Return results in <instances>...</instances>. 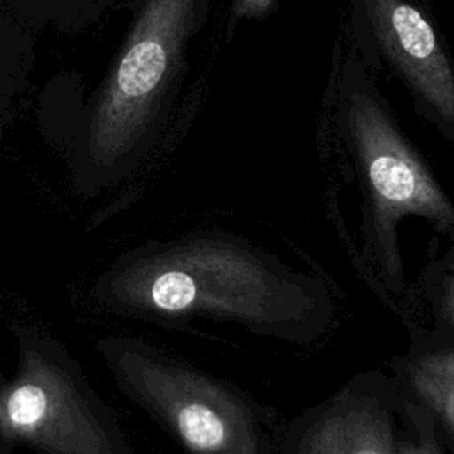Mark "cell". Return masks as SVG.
Wrapping results in <instances>:
<instances>
[{
	"label": "cell",
	"mask_w": 454,
	"mask_h": 454,
	"mask_svg": "<svg viewBox=\"0 0 454 454\" xmlns=\"http://www.w3.org/2000/svg\"><path fill=\"white\" fill-rule=\"evenodd\" d=\"M438 310H440V317L445 321L447 328L454 332V259L449 262L445 277H443Z\"/></svg>",
	"instance_id": "13"
},
{
	"label": "cell",
	"mask_w": 454,
	"mask_h": 454,
	"mask_svg": "<svg viewBox=\"0 0 454 454\" xmlns=\"http://www.w3.org/2000/svg\"><path fill=\"white\" fill-rule=\"evenodd\" d=\"M326 99L335 133L364 192L376 254L388 278L399 282L397 223L415 215L452 232L454 204L401 128L376 74L346 43L335 50Z\"/></svg>",
	"instance_id": "3"
},
{
	"label": "cell",
	"mask_w": 454,
	"mask_h": 454,
	"mask_svg": "<svg viewBox=\"0 0 454 454\" xmlns=\"http://www.w3.org/2000/svg\"><path fill=\"white\" fill-rule=\"evenodd\" d=\"M119 0H0V9L14 14L37 34L51 28L76 35L98 23Z\"/></svg>",
	"instance_id": "10"
},
{
	"label": "cell",
	"mask_w": 454,
	"mask_h": 454,
	"mask_svg": "<svg viewBox=\"0 0 454 454\" xmlns=\"http://www.w3.org/2000/svg\"><path fill=\"white\" fill-rule=\"evenodd\" d=\"M37 32L0 9V142L18 121L34 85Z\"/></svg>",
	"instance_id": "8"
},
{
	"label": "cell",
	"mask_w": 454,
	"mask_h": 454,
	"mask_svg": "<svg viewBox=\"0 0 454 454\" xmlns=\"http://www.w3.org/2000/svg\"><path fill=\"white\" fill-rule=\"evenodd\" d=\"M278 5V0H231L225 23L227 43L232 41L236 28L243 21H262Z\"/></svg>",
	"instance_id": "12"
},
{
	"label": "cell",
	"mask_w": 454,
	"mask_h": 454,
	"mask_svg": "<svg viewBox=\"0 0 454 454\" xmlns=\"http://www.w3.org/2000/svg\"><path fill=\"white\" fill-rule=\"evenodd\" d=\"M403 408L415 429V438L395 440L394 454H442L434 434V417L422 404L411 399L404 401Z\"/></svg>",
	"instance_id": "11"
},
{
	"label": "cell",
	"mask_w": 454,
	"mask_h": 454,
	"mask_svg": "<svg viewBox=\"0 0 454 454\" xmlns=\"http://www.w3.org/2000/svg\"><path fill=\"white\" fill-rule=\"evenodd\" d=\"M390 406L372 390L348 388L307 424L294 454H394Z\"/></svg>",
	"instance_id": "7"
},
{
	"label": "cell",
	"mask_w": 454,
	"mask_h": 454,
	"mask_svg": "<svg viewBox=\"0 0 454 454\" xmlns=\"http://www.w3.org/2000/svg\"><path fill=\"white\" fill-rule=\"evenodd\" d=\"M133 307L183 317L204 314L262 333H301L319 312L305 280L232 238L186 239L135 261L121 278Z\"/></svg>",
	"instance_id": "2"
},
{
	"label": "cell",
	"mask_w": 454,
	"mask_h": 454,
	"mask_svg": "<svg viewBox=\"0 0 454 454\" xmlns=\"http://www.w3.org/2000/svg\"><path fill=\"white\" fill-rule=\"evenodd\" d=\"M115 362L137 399L190 452L270 454L257 408L223 381L140 348H121Z\"/></svg>",
	"instance_id": "4"
},
{
	"label": "cell",
	"mask_w": 454,
	"mask_h": 454,
	"mask_svg": "<svg viewBox=\"0 0 454 454\" xmlns=\"http://www.w3.org/2000/svg\"><path fill=\"white\" fill-rule=\"evenodd\" d=\"M211 0H129V23L94 89L69 94V114L51 140L82 190L114 184L137 170L161 140L188 66L192 41Z\"/></svg>",
	"instance_id": "1"
},
{
	"label": "cell",
	"mask_w": 454,
	"mask_h": 454,
	"mask_svg": "<svg viewBox=\"0 0 454 454\" xmlns=\"http://www.w3.org/2000/svg\"><path fill=\"white\" fill-rule=\"evenodd\" d=\"M346 37L362 64L387 71L413 110L454 144V59L434 20L413 0H346Z\"/></svg>",
	"instance_id": "5"
},
{
	"label": "cell",
	"mask_w": 454,
	"mask_h": 454,
	"mask_svg": "<svg viewBox=\"0 0 454 454\" xmlns=\"http://www.w3.org/2000/svg\"><path fill=\"white\" fill-rule=\"evenodd\" d=\"M85 404L59 369L28 358L20 378L0 392V431L53 454H110Z\"/></svg>",
	"instance_id": "6"
},
{
	"label": "cell",
	"mask_w": 454,
	"mask_h": 454,
	"mask_svg": "<svg viewBox=\"0 0 454 454\" xmlns=\"http://www.w3.org/2000/svg\"><path fill=\"white\" fill-rule=\"evenodd\" d=\"M403 378L415 403L454 436V348L424 349L406 358Z\"/></svg>",
	"instance_id": "9"
}]
</instances>
